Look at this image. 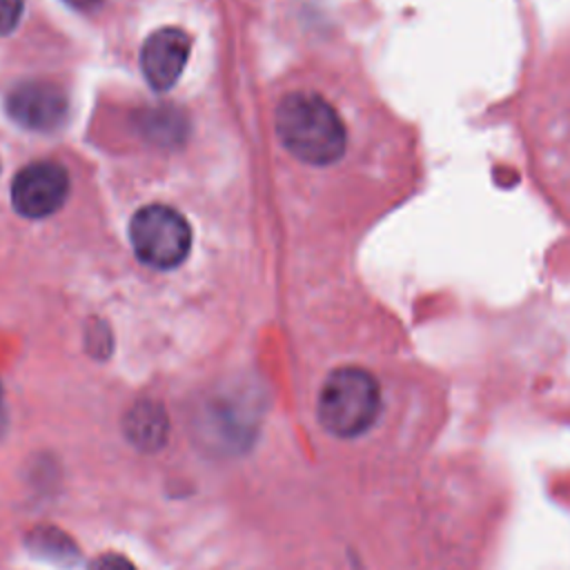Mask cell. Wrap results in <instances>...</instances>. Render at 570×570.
Here are the masks:
<instances>
[{"label": "cell", "instance_id": "5b68a950", "mask_svg": "<svg viewBox=\"0 0 570 570\" xmlns=\"http://www.w3.org/2000/svg\"><path fill=\"white\" fill-rule=\"evenodd\" d=\"M69 194V174L60 163L38 160L22 167L11 183V203L27 218L58 212Z\"/></svg>", "mask_w": 570, "mask_h": 570}, {"label": "cell", "instance_id": "ba28073f", "mask_svg": "<svg viewBox=\"0 0 570 570\" xmlns=\"http://www.w3.org/2000/svg\"><path fill=\"white\" fill-rule=\"evenodd\" d=\"M122 432L140 452L160 450L169 436V419L165 407L151 399L136 401L122 419Z\"/></svg>", "mask_w": 570, "mask_h": 570}, {"label": "cell", "instance_id": "3957f363", "mask_svg": "<svg viewBox=\"0 0 570 570\" xmlns=\"http://www.w3.org/2000/svg\"><path fill=\"white\" fill-rule=\"evenodd\" d=\"M381 412L379 381L363 367L345 365L325 379L318 394L321 425L341 439L367 432Z\"/></svg>", "mask_w": 570, "mask_h": 570}, {"label": "cell", "instance_id": "8fae6325", "mask_svg": "<svg viewBox=\"0 0 570 570\" xmlns=\"http://www.w3.org/2000/svg\"><path fill=\"white\" fill-rule=\"evenodd\" d=\"M89 570H136V566L118 552H105L89 563Z\"/></svg>", "mask_w": 570, "mask_h": 570}, {"label": "cell", "instance_id": "6da1fadb", "mask_svg": "<svg viewBox=\"0 0 570 570\" xmlns=\"http://www.w3.org/2000/svg\"><path fill=\"white\" fill-rule=\"evenodd\" d=\"M276 136L285 149L309 165L336 163L347 145V129L338 111L318 94L285 96L274 116Z\"/></svg>", "mask_w": 570, "mask_h": 570}, {"label": "cell", "instance_id": "8992f818", "mask_svg": "<svg viewBox=\"0 0 570 570\" xmlns=\"http://www.w3.org/2000/svg\"><path fill=\"white\" fill-rule=\"evenodd\" d=\"M9 116L31 131H56L67 116L65 91L47 80H27L7 96Z\"/></svg>", "mask_w": 570, "mask_h": 570}, {"label": "cell", "instance_id": "52a82bcc", "mask_svg": "<svg viewBox=\"0 0 570 570\" xmlns=\"http://www.w3.org/2000/svg\"><path fill=\"white\" fill-rule=\"evenodd\" d=\"M189 56V38L185 31L176 27H163L154 31L140 51L142 73L156 91H165L174 87L180 78L185 62Z\"/></svg>", "mask_w": 570, "mask_h": 570}, {"label": "cell", "instance_id": "277c9868", "mask_svg": "<svg viewBox=\"0 0 570 570\" xmlns=\"http://www.w3.org/2000/svg\"><path fill=\"white\" fill-rule=\"evenodd\" d=\"M129 238L136 256L156 269L180 265L191 245L189 223L167 205L140 207L131 218Z\"/></svg>", "mask_w": 570, "mask_h": 570}, {"label": "cell", "instance_id": "30bf717a", "mask_svg": "<svg viewBox=\"0 0 570 570\" xmlns=\"http://www.w3.org/2000/svg\"><path fill=\"white\" fill-rule=\"evenodd\" d=\"M22 0H0V36L13 31L22 16Z\"/></svg>", "mask_w": 570, "mask_h": 570}, {"label": "cell", "instance_id": "7c38bea8", "mask_svg": "<svg viewBox=\"0 0 570 570\" xmlns=\"http://www.w3.org/2000/svg\"><path fill=\"white\" fill-rule=\"evenodd\" d=\"M67 4H71L73 9H91V7H98L102 0H65Z\"/></svg>", "mask_w": 570, "mask_h": 570}, {"label": "cell", "instance_id": "4fadbf2b", "mask_svg": "<svg viewBox=\"0 0 570 570\" xmlns=\"http://www.w3.org/2000/svg\"><path fill=\"white\" fill-rule=\"evenodd\" d=\"M7 425V414H4V401H2V387H0V434L4 432Z\"/></svg>", "mask_w": 570, "mask_h": 570}, {"label": "cell", "instance_id": "7a4b0ae2", "mask_svg": "<svg viewBox=\"0 0 570 570\" xmlns=\"http://www.w3.org/2000/svg\"><path fill=\"white\" fill-rule=\"evenodd\" d=\"M261 414L263 405L258 392H212L191 412V439L212 456H238L256 441Z\"/></svg>", "mask_w": 570, "mask_h": 570}, {"label": "cell", "instance_id": "9c48e42d", "mask_svg": "<svg viewBox=\"0 0 570 570\" xmlns=\"http://www.w3.org/2000/svg\"><path fill=\"white\" fill-rule=\"evenodd\" d=\"M24 543L33 557H38L47 563H56V566H65V568L78 563V548H76L73 539L53 525L33 528L27 534Z\"/></svg>", "mask_w": 570, "mask_h": 570}]
</instances>
